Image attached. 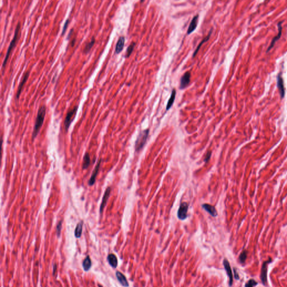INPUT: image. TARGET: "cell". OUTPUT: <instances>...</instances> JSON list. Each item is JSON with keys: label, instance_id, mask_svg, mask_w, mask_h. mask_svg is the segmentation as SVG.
I'll return each mask as SVG.
<instances>
[{"label": "cell", "instance_id": "f1b7e54d", "mask_svg": "<svg viewBox=\"0 0 287 287\" xmlns=\"http://www.w3.org/2000/svg\"><path fill=\"white\" fill-rule=\"evenodd\" d=\"M68 23H69V19H67L66 20L65 24H64V27H63V29H62V35H64L65 32H66V29H67V28L68 26Z\"/></svg>", "mask_w": 287, "mask_h": 287}, {"label": "cell", "instance_id": "6da1fadb", "mask_svg": "<svg viewBox=\"0 0 287 287\" xmlns=\"http://www.w3.org/2000/svg\"><path fill=\"white\" fill-rule=\"evenodd\" d=\"M46 114V107L45 105H43L40 107L38 111V113L35 120V122L34 126L33 133H32L33 140L34 139L39 133L41 126L44 123Z\"/></svg>", "mask_w": 287, "mask_h": 287}, {"label": "cell", "instance_id": "9c48e42d", "mask_svg": "<svg viewBox=\"0 0 287 287\" xmlns=\"http://www.w3.org/2000/svg\"><path fill=\"white\" fill-rule=\"evenodd\" d=\"M29 74H30L29 71L26 72L22 77V79H21V82L19 85V86H18V88L17 90V94H16V99L17 100H18L20 97V95L22 91L23 88L26 82V81H27V80L29 76Z\"/></svg>", "mask_w": 287, "mask_h": 287}, {"label": "cell", "instance_id": "d4e9b609", "mask_svg": "<svg viewBox=\"0 0 287 287\" xmlns=\"http://www.w3.org/2000/svg\"><path fill=\"white\" fill-rule=\"evenodd\" d=\"M135 45H136V43H134V42H132L131 44L128 47L127 49L126 50V57H129L130 56V55H131L132 52L133 51V50L134 49L135 47Z\"/></svg>", "mask_w": 287, "mask_h": 287}, {"label": "cell", "instance_id": "f546056e", "mask_svg": "<svg viewBox=\"0 0 287 287\" xmlns=\"http://www.w3.org/2000/svg\"><path fill=\"white\" fill-rule=\"evenodd\" d=\"M211 156H212V151H207L206 156H205V159H204L205 162H207L209 161V160L210 159V158L211 157Z\"/></svg>", "mask_w": 287, "mask_h": 287}, {"label": "cell", "instance_id": "7402d4cb", "mask_svg": "<svg viewBox=\"0 0 287 287\" xmlns=\"http://www.w3.org/2000/svg\"><path fill=\"white\" fill-rule=\"evenodd\" d=\"M176 91L175 89H173L171 97L169 99V100L167 103V107H166L167 111L169 110L172 106L173 104L174 103V102L175 100V98H176Z\"/></svg>", "mask_w": 287, "mask_h": 287}, {"label": "cell", "instance_id": "1f68e13d", "mask_svg": "<svg viewBox=\"0 0 287 287\" xmlns=\"http://www.w3.org/2000/svg\"><path fill=\"white\" fill-rule=\"evenodd\" d=\"M56 269H57V265H56V264H55V265H54V268H53V274H55L56 271Z\"/></svg>", "mask_w": 287, "mask_h": 287}, {"label": "cell", "instance_id": "83f0119b", "mask_svg": "<svg viewBox=\"0 0 287 287\" xmlns=\"http://www.w3.org/2000/svg\"><path fill=\"white\" fill-rule=\"evenodd\" d=\"M62 227V221H61L58 222L57 227H56V233H57V236L58 237L60 236V234H61Z\"/></svg>", "mask_w": 287, "mask_h": 287}, {"label": "cell", "instance_id": "4316f807", "mask_svg": "<svg viewBox=\"0 0 287 287\" xmlns=\"http://www.w3.org/2000/svg\"><path fill=\"white\" fill-rule=\"evenodd\" d=\"M257 284V282L254 279H250L248 280L245 284V287H254Z\"/></svg>", "mask_w": 287, "mask_h": 287}, {"label": "cell", "instance_id": "5bb4252c", "mask_svg": "<svg viewBox=\"0 0 287 287\" xmlns=\"http://www.w3.org/2000/svg\"><path fill=\"white\" fill-rule=\"evenodd\" d=\"M115 275H116L117 279L122 286L124 287H128L129 286L127 280L122 273L117 271L115 272Z\"/></svg>", "mask_w": 287, "mask_h": 287}, {"label": "cell", "instance_id": "4dcf8cb0", "mask_svg": "<svg viewBox=\"0 0 287 287\" xmlns=\"http://www.w3.org/2000/svg\"><path fill=\"white\" fill-rule=\"evenodd\" d=\"M234 277H235V278L236 279H239V277H238V274H237V272H236V269H234Z\"/></svg>", "mask_w": 287, "mask_h": 287}, {"label": "cell", "instance_id": "44dd1931", "mask_svg": "<svg viewBox=\"0 0 287 287\" xmlns=\"http://www.w3.org/2000/svg\"><path fill=\"white\" fill-rule=\"evenodd\" d=\"M90 164V155L88 153H86L83 158V162H82V169H87Z\"/></svg>", "mask_w": 287, "mask_h": 287}, {"label": "cell", "instance_id": "8992f818", "mask_svg": "<svg viewBox=\"0 0 287 287\" xmlns=\"http://www.w3.org/2000/svg\"><path fill=\"white\" fill-rule=\"evenodd\" d=\"M272 261V259L270 257L269 259L268 260L263 262L261 268V274H260V277L262 281V283L263 285H266L267 283V272H268V265L269 263Z\"/></svg>", "mask_w": 287, "mask_h": 287}, {"label": "cell", "instance_id": "52a82bcc", "mask_svg": "<svg viewBox=\"0 0 287 287\" xmlns=\"http://www.w3.org/2000/svg\"><path fill=\"white\" fill-rule=\"evenodd\" d=\"M277 86L279 90V94L281 99L284 98L285 96L286 90L284 87V84L283 78L282 77L281 73H279L277 76Z\"/></svg>", "mask_w": 287, "mask_h": 287}, {"label": "cell", "instance_id": "ba28073f", "mask_svg": "<svg viewBox=\"0 0 287 287\" xmlns=\"http://www.w3.org/2000/svg\"><path fill=\"white\" fill-rule=\"evenodd\" d=\"M111 191V187H108L107 189H106L105 192H104L103 197V198H102V201L101 204H100V209H99V212H100V214H102L103 210H104V207H106V206L107 205V201H108V199L109 198V196H110Z\"/></svg>", "mask_w": 287, "mask_h": 287}, {"label": "cell", "instance_id": "9a60e30c", "mask_svg": "<svg viewBox=\"0 0 287 287\" xmlns=\"http://www.w3.org/2000/svg\"><path fill=\"white\" fill-rule=\"evenodd\" d=\"M125 43V38L122 36L120 37L117 42L115 48V53L116 54H119L123 50L124 45Z\"/></svg>", "mask_w": 287, "mask_h": 287}, {"label": "cell", "instance_id": "30bf717a", "mask_svg": "<svg viewBox=\"0 0 287 287\" xmlns=\"http://www.w3.org/2000/svg\"><path fill=\"white\" fill-rule=\"evenodd\" d=\"M101 162H102V159H99L97 164L96 165L93 172L91 174V176L90 177V180H89V182H88V184L90 186H92L93 185H94L95 182V180H96V178H97V176L98 175V173L99 170V168H100V164H101Z\"/></svg>", "mask_w": 287, "mask_h": 287}, {"label": "cell", "instance_id": "8fae6325", "mask_svg": "<svg viewBox=\"0 0 287 287\" xmlns=\"http://www.w3.org/2000/svg\"><path fill=\"white\" fill-rule=\"evenodd\" d=\"M191 78V73L189 72H186L181 77L180 80V89H183L186 88Z\"/></svg>", "mask_w": 287, "mask_h": 287}, {"label": "cell", "instance_id": "ac0fdd59", "mask_svg": "<svg viewBox=\"0 0 287 287\" xmlns=\"http://www.w3.org/2000/svg\"><path fill=\"white\" fill-rule=\"evenodd\" d=\"M107 261L109 264L113 268H116L118 265V260L116 256L113 254H108L107 257Z\"/></svg>", "mask_w": 287, "mask_h": 287}, {"label": "cell", "instance_id": "cb8c5ba5", "mask_svg": "<svg viewBox=\"0 0 287 287\" xmlns=\"http://www.w3.org/2000/svg\"><path fill=\"white\" fill-rule=\"evenodd\" d=\"M212 29H211V30L210 31L209 34L207 35V36L206 37H205V38H204V39L202 41H201V42H200V43L198 44V46L197 48H196V49L195 50V52H194V55H193V57H194L196 55V54H197L198 51L199 50V49H200V48H201V46L203 45V43H204L206 42V41H209V38H210V35H211V34H212Z\"/></svg>", "mask_w": 287, "mask_h": 287}, {"label": "cell", "instance_id": "2e32d148", "mask_svg": "<svg viewBox=\"0 0 287 287\" xmlns=\"http://www.w3.org/2000/svg\"><path fill=\"white\" fill-rule=\"evenodd\" d=\"M198 15H195L192 19V20L189 24V25L188 30H187V34L188 35L192 33L196 29L197 24H198Z\"/></svg>", "mask_w": 287, "mask_h": 287}, {"label": "cell", "instance_id": "603a6c76", "mask_svg": "<svg viewBox=\"0 0 287 287\" xmlns=\"http://www.w3.org/2000/svg\"><path fill=\"white\" fill-rule=\"evenodd\" d=\"M95 42V38L94 37H93L91 38L90 41L88 42L86 44V45H85V47L84 48V50H83L84 53H88L90 51L91 48L93 47Z\"/></svg>", "mask_w": 287, "mask_h": 287}, {"label": "cell", "instance_id": "e0dca14e", "mask_svg": "<svg viewBox=\"0 0 287 287\" xmlns=\"http://www.w3.org/2000/svg\"><path fill=\"white\" fill-rule=\"evenodd\" d=\"M202 206L204 208V209H205V210L208 213L210 214L212 216H213L214 217H215L218 215L217 212H216L215 207L213 206L208 204H204L203 205H202Z\"/></svg>", "mask_w": 287, "mask_h": 287}, {"label": "cell", "instance_id": "d6986e66", "mask_svg": "<svg viewBox=\"0 0 287 287\" xmlns=\"http://www.w3.org/2000/svg\"><path fill=\"white\" fill-rule=\"evenodd\" d=\"M82 227H83V221H80L76 225L75 230V236L77 238L81 237L82 232Z\"/></svg>", "mask_w": 287, "mask_h": 287}, {"label": "cell", "instance_id": "5b68a950", "mask_svg": "<svg viewBox=\"0 0 287 287\" xmlns=\"http://www.w3.org/2000/svg\"><path fill=\"white\" fill-rule=\"evenodd\" d=\"M189 204L186 202H183L180 204L177 212V216L180 220H185L187 217Z\"/></svg>", "mask_w": 287, "mask_h": 287}, {"label": "cell", "instance_id": "7c38bea8", "mask_svg": "<svg viewBox=\"0 0 287 287\" xmlns=\"http://www.w3.org/2000/svg\"><path fill=\"white\" fill-rule=\"evenodd\" d=\"M281 24H282V21H280L279 23L278 24V30H279V33L278 34L274 37V38L272 39V41H271L270 44L269 45V47L267 49V50H266V52H268L274 46V44H275V43L277 41H278V39H280V38L281 37V34H282V26H281Z\"/></svg>", "mask_w": 287, "mask_h": 287}, {"label": "cell", "instance_id": "277c9868", "mask_svg": "<svg viewBox=\"0 0 287 287\" xmlns=\"http://www.w3.org/2000/svg\"><path fill=\"white\" fill-rule=\"evenodd\" d=\"M78 107H79L78 106H75L73 109H70L67 113L66 118L65 120V122H64L65 129L66 132L68 131L71 124L73 121L74 118L75 117V115H76V113H77V111L78 109Z\"/></svg>", "mask_w": 287, "mask_h": 287}, {"label": "cell", "instance_id": "3957f363", "mask_svg": "<svg viewBox=\"0 0 287 287\" xmlns=\"http://www.w3.org/2000/svg\"><path fill=\"white\" fill-rule=\"evenodd\" d=\"M149 133V129L145 130L140 132L135 142V150L136 151H139L145 146Z\"/></svg>", "mask_w": 287, "mask_h": 287}, {"label": "cell", "instance_id": "4fadbf2b", "mask_svg": "<svg viewBox=\"0 0 287 287\" xmlns=\"http://www.w3.org/2000/svg\"><path fill=\"white\" fill-rule=\"evenodd\" d=\"M223 265H224V267L225 268V270L227 272V275L230 278V281H229L230 286H232V284H233V274L232 272L230 263L228 262V261L227 259H224L223 261Z\"/></svg>", "mask_w": 287, "mask_h": 287}, {"label": "cell", "instance_id": "7a4b0ae2", "mask_svg": "<svg viewBox=\"0 0 287 287\" xmlns=\"http://www.w3.org/2000/svg\"><path fill=\"white\" fill-rule=\"evenodd\" d=\"M20 27H21L20 23H18L17 24V27H16V29L15 30L14 36L13 37L12 41L10 42V44L9 45L8 49L7 50V52H6V54L5 59H4V61H3V64H2V68L3 69L5 67L6 65L7 64V62L8 61L10 55L12 50L14 48V47H15V45L17 44V41L18 39H19V38L20 37Z\"/></svg>", "mask_w": 287, "mask_h": 287}, {"label": "cell", "instance_id": "484cf974", "mask_svg": "<svg viewBox=\"0 0 287 287\" xmlns=\"http://www.w3.org/2000/svg\"><path fill=\"white\" fill-rule=\"evenodd\" d=\"M247 252L246 251V250H245V251H242L241 252V254L239 255V261L241 263H243L246 261V259H247Z\"/></svg>", "mask_w": 287, "mask_h": 287}, {"label": "cell", "instance_id": "ffe728a7", "mask_svg": "<svg viewBox=\"0 0 287 287\" xmlns=\"http://www.w3.org/2000/svg\"><path fill=\"white\" fill-rule=\"evenodd\" d=\"M82 265L84 271H88L90 270L91 266V261L89 256H87L84 259V261H82Z\"/></svg>", "mask_w": 287, "mask_h": 287}]
</instances>
